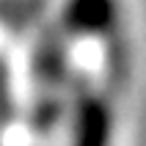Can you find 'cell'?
Returning a JSON list of instances; mask_svg holds the SVG:
<instances>
[{"label":"cell","instance_id":"obj_1","mask_svg":"<svg viewBox=\"0 0 146 146\" xmlns=\"http://www.w3.org/2000/svg\"><path fill=\"white\" fill-rule=\"evenodd\" d=\"M69 130H72V146H110L113 110L105 94H99L91 86H80L74 91Z\"/></svg>","mask_w":146,"mask_h":146},{"label":"cell","instance_id":"obj_2","mask_svg":"<svg viewBox=\"0 0 146 146\" xmlns=\"http://www.w3.org/2000/svg\"><path fill=\"white\" fill-rule=\"evenodd\" d=\"M61 25L66 36L108 41L121 31V0H64Z\"/></svg>","mask_w":146,"mask_h":146}]
</instances>
